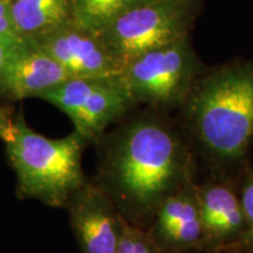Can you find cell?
<instances>
[{"mask_svg":"<svg viewBox=\"0 0 253 253\" xmlns=\"http://www.w3.org/2000/svg\"><path fill=\"white\" fill-rule=\"evenodd\" d=\"M164 113L137 114L100 140L96 184L128 223L144 229L169 196L196 182L198 168L179 122Z\"/></svg>","mask_w":253,"mask_h":253,"instance_id":"6da1fadb","label":"cell"},{"mask_svg":"<svg viewBox=\"0 0 253 253\" xmlns=\"http://www.w3.org/2000/svg\"><path fill=\"white\" fill-rule=\"evenodd\" d=\"M178 122L207 176L237 183L253 147V60L202 73Z\"/></svg>","mask_w":253,"mask_h":253,"instance_id":"7a4b0ae2","label":"cell"},{"mask_svg":"<svg viewBox=\"0 0 253 253\" xmlns=\"http://www.w3.org/2000/svg\"><path fill=\"white\" fill-rule=\"evenodd\" d=\"M84 140L78 131L48 138L30 128L21 114L14 116L13 138L6 144L19 194L53 208L67 207L86 184L82 170Z\"/></svg>","mask_w":253,"mask_h":253,"instance_id":"3957f363","label":"cell"},{"mask_svg":"<svg viewBox=\"0 0 253 253\" xmlns=\"http://www.w3.org/2000/svg\"><path fill=\"white\" fill-rule=\"evenodd\" d=\"M203 73L189 37L126 63L122 80L136 103L168 112L181 108Z\"/></svg>","mask_w":253,"mask_h":253,"instance_id":"277c9868","label":"cell"},{"mask_svg":"<svg viewBox=\"0 0 253 253\" xmlns=\"http://www.w3.org/2000/svg\"><path fill=\"white\" fill-rule=\"evenodd\" d=\"M194 0H143L119 15L100 33L125 68L149 50L189 37Z\"/></svg>","mask_w":253,"mask_h":253,"instance_id":"5b68a950","label":"cell"},{"mask_svg":"<svg viewBox=\"0 0 253 253\" xmlns=\"http://www.w3.org/2000/svg\"><path fill=\"white\" fill-rule=\"evenodd\" d=\"M41 99L65 113L74 125V130L87 142L100 141L110 125L137 104L122 77L71 78L43 94Z\"/></svg>","mask_w":253,"mask_h":253,"instance_id":"8992f818","label":"cell"},{"mask_svg":"<svg viewBox=\"0 0 253 253\" xmlns=\"http://www.w3.org/2000/svg\"><path fill=\"white\" fill-rule=\"evenodd\" d=\"M32 41L54 58L71 78L122 77L123 65L100 36L77 26L73 21Z\"/></svg>","mask_w":253,"mask_h":253,"instance_id":"52a82bcc","label":"cell"},{"mask_svg":"<svg viewBox=\"0 0 253 253\" xmlns=\"http://www.w3.org/2000/svg\"><path fill=\"white\" fill-rule=\"evenodd\" d=\"M204 233V248L214 252H240L246 221L237 183L207 176L196 183Z\"/></svg>","mask_w":253,"mask_h":253,"instance_id":"ba28073f","label":"cell"},{"mask_svg":"<svg viewBox=\"0 0 253 253\" xmlns=\"http://www.w3.org/2000/svg\"><path fill=\"white\" fill-rule=\"evenodd\" d=\"M67 207L82 253H116L126 219L99 185L86 182Z\"/></svg>","mask_w":253,"mask_h":253,"instance_id":"9c48e42d","label":"cell"},{"mask_svg":"<svg viewBox=\"0 0 253 253\" xmlns=\"http://www.w3.org/2000/svg\"><path fill=\"white\" fill-rule=\"evenodd\" d=\"M196 182L169 196L155 211L145 230L162 253L204 248Z\"/></svg>","mask_w":253,"mask_h":253,"instance_id":"30bf717a","label":"cell"},{"mask_svg":"<svg viewBox=\"0 0 253 253\" xmlns=\"http://www.w3.org/2000/svg\"><path fill=\"white\" fill-rule=\"evenodd\" d=\"M68 79L66 69L46 50L32 40L21 39L8 60L2 93L14 100L41 97Z\"/></svg>","mask_w":253,"mask_h":253,"instance_id":"8fae6325","label":"cell"},{"mask_svg":"<svg viewBox=\"0 0 253 253\" xmlns=\"http://www.w3.org/2000/svg\"><path fill=\"white\" fill-rule=\"evenodd\" d=\"M9 6L21 39L34 40L73 21L72 0H9Z\"/></svg>","mask_w":253,"mask_h":253,"instance_id":"7c38bea8","label":"cell"},{"mask_svg":"<svg viewBox=\"0 0 253 253\" xmlns=\"http://www.w3.org/2000/svg\"><path fill=\"white\" fill-rule=\"evenodd\" d=\"M143 0H72L73 23L97 34L119 15Z\"/></svg>","mask_w":253,"mask_h":253,"instance_id":"4fadbf2b","label":"cell"},{"mask_svg":"<svg viewBox=\"0 0 253 253\" xmlns=\"http://www.w3.org/2000/svg\"><path fill=\"white\" fill-rule=\"evenodd\" d=\"M240 202L246 221V229L243 237L240 252L253 253V166H250L244 170L237 181Z\"/></svg>","mask_w":253,"mask_h":253,"instance_id":"5bb4252c","label":"cell"},{"mask_svg":"<svg viewBox=\"0 0 253 253\" xmlns=\"http://www.w3.org/2000/svg\"><path fill=\"white\" fill-rule=\"evenodd\" d=\"M0 38L21 39L17 34L12 20L9 0H0Z\"/></svg>","mask_w":253,"mask_h":253,"instance_id":"9a60e30c","label":"cell"},{"mask_svg":"<svg viewBox=\"0 0 253 253\" xmlns=\"http://www.w3.org/2000/svg\"><path fill=\"white\" fill-rule=\"evenodd\" d=\"M21 39H9V38H0V94H2L4 87L5 71L7 67L8 60L11 58L14 47Z\"/></svg>","mask_w":253,"mask_h":253,"instance_id":"2e32d148","label":"cell"},{"mask_svg":"<svg viewBox=\"0 0 253 253\" xmlns=\"http://www.w3.org/2000/svg\"><path fill=\"white\" fill-rule=\"evenodd\" d=\"M14 116L7 108L0 107V140L7 143L13 138Z\"/></svg>","mask_w":253,"mask_h":253,"instance_id":"e0dca14e","label":"cell"}]
</instances>
